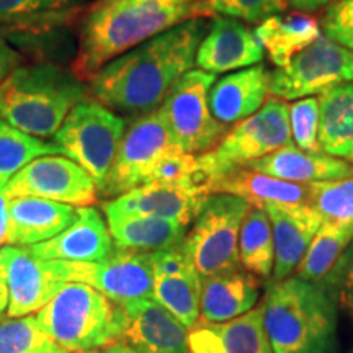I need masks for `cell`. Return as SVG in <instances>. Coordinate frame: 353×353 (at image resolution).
Listing matches in <instances>:
<instances>
[{
	"instance_id": "33",
	"label": "cell",
	"mask_w": 353,
	"mask_h": 353,
	"mask_svg": "<svg viewBox=\"0 0 353 353\" xmlns=\"http://www.w3.org/2000/svg\"><path fill=\"white\" fill-rule=\"evenodd\" d=\"M154 299L188 330L193 329L200 319L201 276L157 275L154 281Z\"/></svg>"
},
{
	"instance_id": "48",
	"label": "cell",
	"mask_w": 353,
	"mask_h": 353,
	"mask_svg": "<svg viewBox=\"0 0 353 353\" xmlns=\"http://www.w3.org/2000/svg\"><path fill=\"white\" fill-rule=\"evenodd\" d=\"M175 2L182 3V6H190V7H193V6H195V3L201 2V0H175Z\"/></svg>"
},
{
	"instance_id": "20",
	"label": "cell",
	"mask_w": 353,
	"mask_h": 353,
	"mask_svg": "<svg viewBox=\"0 0 353 353\" xmlns=\"http://www.w3.org/2000/svg\"><path fill=\"white\" fill-rule=\"evenodd\" d=\"M123 341L139 353H188V329L156 299H138L123 306Z\"/></svg>"
},
{
	"instance_id": "44",
	"label": "cell",
	"mask_w": 353,
	"mask_h": 353,
	"mask_svg": "<svg viewBox=\"0 0 353 353\" xmlns=\"http://www.w3.org/2000/svg\"><path fill=\"white\" fill-rule=\"evenodd\" d=\"M85 353H139L132 348L130 343L123 341V339H118V341H112L105 345H100L94 348V350H88Z\"/></svg>"
},
{
	"instance_id": "3",
	"label": "cell",
	"mask_w": 353,
	"mask_h": 353,
	"mask_svg": "<svg viewBox=\"0 0 353 353\" xmlns=\"http://www.w3.org/2000/svg\"><path fill=\"white\" fill-rule=\"evenodd\" d=\"M263 325L275 353H334L337 304L322 283L298 276L272 281L263 298Z\"/></svg>"
},
{
	"instance_id": "27",
	"label": "cell",
	"mask_w": 353,
	"mask_h": 353,
	"mask_svg": "<svg viewBox=\"0 0 353 353\" xmlns=\"http://www.w3.org/2000/svg\"><path fill=\"white\" fill-rule=\"evenodd\" d=\"M213 193H229L245 200L250 208L262 210L268 203L307 205V185L286 182L275 176L241 167L219 180Z\"/></svg>"
},
{
	"instance_id": "2",
	"label": "cell",
	"mask_w": 353,
	"mask_h": 353,
	"mask_svg": "<svg viewBox=\"0 0 353 353\" xmlns=\"http://www.w3.org/2000/svg\"><path fill=\"white\" fill-rule=\"evenodd\" d=\"M188 19H195L193 7L175 0H92L72 72L88 81L114 57Z\"/></svg>"
},
{
	"instance_id": "21",
	"label": "cell",
	"mask_w": 353,
	"mask_h": 353,
	"mask_svg": "<svg viewBox=\"0 0 353 353\" xmlns=\"http://www.w3.org/2000/svg\"><path fill=\"white\" fill-rule=\"evenodd\" d=\"M203 198L183 185L145 183L103 203L107 214L152 216L188 226L200 211Z\"/></svg>"
},
{
	"instance_id": "36",
	"label": "cell",
	"mask_w": 353,
	"mask_h": 353,
	"mask_svg": "<svg viewBox=\"0 0 353 353\" xmlns=\"http://www.w3.org/2000/svg\"><path fill=\"white\" fill-rule=\"evenodd\" d=\"M51 342L39 327L37 316L0 321V353H39Z\"/></svg>"
},
{
	"instance_id": "34",
	"label": "cell",
	"mask_w": 353,
	"mask_h": 353,
	"mask_svg": "<svg viewBox=\"0 0 353 353\" xmlns=\"http://www.w3.org/2000/svg\"><path fill=\"white\" fill-rule=\"evenodd\" d=\"M307 205L324 223L353 228V175L309 183Z\"/></svg>"
},
{
	"instance_id": "42",
	"label": "cell",
	"mask_w": 353,
	"mask_h": 353,
	"mask_svg": "<svg viewBox=\"0 0 353 353\" xmlns=\"http://www.w3.org/2000/svg\"><path fill=\"white\" fill-rule=\"evenodd\" d=\"M21 63V56L19 51L12 48V44L7 41L3 33L0 32V83L10 76V74L19 68Z\"/></svg>"
},
{
	"instance_id": "17",
	"label": "cell",
	"mask_w": 353,
	"mask_h": 353,
	"mask_svg": "<svg viewBox=\"0 0 353 353\" xmlns=\"http://www.w3.org/2000/svg\"><path fill=\"white\" fill-rule=\"evenodd\" d=\"M262 210L270 218L275 245L272 281H281L296 270L324 221L309 205L268 203Z\"/></svg>"
},
{
	"instance_id": "7",
	"label": "cell",
	"mask_w": 353,
	"mask_h": 353,
	"mask_svg": "<svg viewBox=\"0 0 353 353\" xmlns=\"http://www.w3.org/2000/svg\"><path fill=\"white\" fill-rule=\"evenodd\" d=\"M250 205L229 193H211L193 219L182 249L201 280L241 268L239 234Z\"/></svg>"
},
{
	"instance_id": "28",
	"label": "cell",
	"mask_w": 353,
	"mask_h": 353,
	"mask_svg": "<svg viewBox=\"0 0 353 353\" xmlns=\"http://www.w3.org/2000/svg\"><path fill=\"white\" fill-rule=\"evenodd\" d=\"M254 33L272 64L285 68L299 51L319 37L321 26L314 17L306 13H278L260 21Z\"/></svg>"
},
{
	"instance_id": "49",
	"label": "cell",
	"mask_w": 353,
	"mask_h": 353,
	"mask_svg": "<svg viewBox=\"0 0 353 353\" xmlns=\"http://www.w3.org/2000/svg\"><path fill=\"white\" fill-rule=\"evenodd\" d=\"M350 353H353V350H352V352H350Z\"/></svg>"
},
{
	"instance_id": "10",
	"label": "cell",
	"mask_w": 353,
	"mask_h": 353,
	"mask_svg": "<svg viewBox=\"0 0 353 353\" xmlns=\"http://www.w3.org/2000/svg\"><path fill=\"white\" fill-rule=\"evenodd\" d=\"M176 152L183 151L175 143L161 108L141 114L126 128L99 195L120 196L141 187L162 159Z\"/></svg>"
},
{
	"instance_id": "15",
	"label": "cell",
	"mask_w": 353,
	"mask_h": 353,
	"mask_svg": "<svg viewBox=\"0 0 353 353\" xmlns=\"http://www.w3.org/2000/svg\"><path fill=\"white\" fill-rule=\"evenodd\" d=\"M263 54L262 44L244 21L216 17L198 46L195 64L216 76L257 65Z\"/></svg>"
},
{
	"instance_id": "41",
	"label": "cell",
	"mask_w": 353,
	"mask_h": 353,
	"mask_svg": "<svg viewBox=\"0 0 353 353\" xmlns=\"http://www.w3.org/2000/svg\"><path fill=\"white\" fill-rule=\"evenodd\" d=\"M152 263H154V273L157 275L165 276H193L198 275L195 265L182 245L175 247V249L169 250H159V252H152Z\"/></svg>"
},
{
	"instance_id": "35",
	"label": "cell",
	"mask_w": 353,
	"mask_h": 353,
	"mask_svg": "<svg viewBox=\"0 0 353 353\" xmlns=\"http://www.w3.org/2000/svg\"><path fill=\"white\" fill-rule=\"evenodd\" d=\"M286 7V0H201L193 6V15H219L260 23L268 17L285 12Z\"/></svg>"
},
{
	"instance_id": "19",
	"label": "cell",
	"mask_w": 353,
	"mask_h": 353,
	"mask_svg": "<svg viewBox=\"0 0 353 353\" xmlns=\"http://www.w3.org/2000/svg\"><path fill=\"white\" fill-rule=\"evenodd\" d=\"M77 218V206L37 196L7 198L6 244L28 247L50 241Z\"/></svg>"
},
{
	"instance_id": "30",
	"label": "cell",
	"mask_w": 353,
	"mask_h": 353,
	"mask_svg": "<svg viewBox=\"0 0 353 353\" xmlns=\"http://www.w3.org/2000/svg\"><path fill=\"white\" fill-rule=\"evenodd\" d=\"M241 267L260 280H270L275 265L272 223L267 211L250 208L239 234Z\"/></svg>"
},
{
	"instance_id": "18",
	"label": "cell",
	"mask_w": 353,
	"mask_h": 353,
	"mask_svg": "<svg viewBox=\"0 0 353 353\" xmlns=\"http://www.w3.org/2000/svg\"><path fill=\"white\" fill-rule=\"evenodd\" d=\"M188 353H275L263 325V304L226 322L198 319L188 332Z\"/></svg>"
},
{
	"instance_id": "1",
	"label": "cell",
	"mask_w": 353,
	"mask_h": 353,
	"mask_svg": "<svg viewBox=\"0 0 353 353\" xmlns=\"http://www.w3.org/2000/svg\"><path fill=\"white\" fill-rule=\"evenodd\" d=\"M208 28L205 17H195L141 43L97 70L88 79V94L114 113L154 112L174 83L193 69Z\"/></svg>"
},
{
	"instance_id": "22",
	"label": "cell",
	"mask_w": 353,
	"mask_h": 353,
	"mask_svg": "<svg viewBox=\"0 0 353 353\" xmlns=\"http://www.w3.org/2000/svg\"><path fill=\"white\" fill-rule=\"evenodd\" d=\"M270 77L265 65H252L214 81L208 97L213 117L224 126L252 117L270 94Z\"/></svg>"
},
{
	"instance_id": "14",
	"label": "cell",
	"mask_w": 353,
	"mask_h": 353,
	"mask_svg": "<svg viewBox=\"0 0 353 353\" xmlns=\"http://www.w3.org/2000/svg\"><path fill=\"white\" fill-rule=\"evenodd\" d=\"M8 280V317L38 312L70 283L69 262L39 259L28 247H6Z\"/></svg>"
},
{
	"instance_id": "26",
	"label": "cell",
	"mask_w": 353,
	"mask_h": 353,
	"mask_svg": "<svg viewBox=\"0 0 353 353\" xmlns=\"http://www.w3.org/2000/svg\"><path fill=\"white\" fill-rule=\"evenodd\" d=\"M317 100L321 151L353 161V81L327 88Z\"/></svg>"
},
{
	"instance_id": "13",
	"label": "cell",
	"mask_w": 353,
	"mask_h": 353,
	"mask_svg": "<svg viewBox=\"0 0 353 353\" xmlns=\"http://www.w3.org/2000/svg\"><path fill=\"white\" fill-rule=\"evenodd\" d=\"M3 195L37 196L72 206H90L97 200L99 188L92 175L72 159L43 156L12 176Z\"/></svg>"
},
{
	"instance_id": "25",
	"label": "cell",
	"mask_w": 353,
	"mask_h": 353,
	"mask_svg": "<svg viewBox=\"0 0 353 353\" xmlns=\"http://www.w3.org/2000/svg\"><path fill=\"white\" fill-rule=\"evenodd\" d=\"M113 245L136 252H159L183 244L187 226L175 221L134 214H107Z\"/></svg>"
},
{
	"instance_id": "24",
	"label": "cell",
	"mask_w": 353,
	"mask_h": 353,
	"mask_svg": "<svg viewBox=\"0 0 353 353\" xmlns=\"http://www.w3.org/2000/svg\"><path fill=\"white\" fill-rule=\"evenodd\" d=\"M262 294V280L244 268L201 280L200 319L226 322L252 311Z\"/></svg>"
},
{
	"instance_id": "11",
	"label": "cell",
	"mask_w": 353,
	"mask_h": 353,
	"mask_svg": "<svg viewBox=\"0 0 353 353\" xmlns=\"http://www.w3.org/2000/svg\"><path fill=\"white\" fill-rule=\"evenodd\" d=\"M353 81V51L319 34L285 68L272 72L270 94L280 100H299Z\"/></svg>"
},
{
	"instance_id": "45",
	"label": "cell",
	"mask_w": 353,
	"mask_h": 353,
	"mask_svg": "<svg viewBox=\"0 0 353 353\" xmlns=\"http://www.w3.org/2000/svg\"><path fill=\"white\" fill-rule=\"evenodd\" d=\"M334 2L335 0H286V3H288L290 7L296 8V10H304V12L319 10V8L327 7Z\"/></svg>"
},
{
	"instance_id": "32",
	"label": "cell",
	"mask_w": 353,
	"mask_h": 353,
	"mask_svg": "<svg viewBox=\"0 0 353 353\" xmlns=\"http://www.w3.org/2000/svg\"><path fill=\"white\" fill-rule=\"evenodd\" d=\"M352 241L353 228L322 223L303 260L294 270L296 276L311 283H322L341 260Z\"/></svg>"
},
{
	"instance_id": "43",
	"label": "cell",
	"mask_w": 353,
	"mask_h": 353,
	"mask_svg": "<svg viewBox=\"0 0 353 353\" xmlns=\"http://www.w3.org/2000/svg\"><path fill=\"white\" fill-rule=\"evenodd\" d=\"M8 280H7V252L0 250V319L7 312L8 307Z\"/></svg>"
},
{
	"instance_id": "4",
	"label": "cell",
	"mask_w": 353,
	"mask_h": 353,
	"mask_svg": "<svg viewBox=\"0 0 353 353\" xmlns=\"http://www.w3.org/2000/svg\"><path fill=\"white\" fill-rule=\"evenodd\" d=\"M88 85L54 63L19 65L0 83V118L37 138L54 136Z\"/></svg>"
},
{
	"instance_id": "8",
	"label": "cell",
	"mask_w": 353,
	"mask_h": 353,
	"mask_svg": "<svg viewBox=\"0 0 353 353\" xmlns=\"http://www.w3.org/2000/svg\"><path fill=\"white\" fill-rule=\"evenodd\" d=\"M126 131V120L97 100H83L70 110L54 134V143L64 156L77 162L95 180L97 188L105 180L117 157Z\"/></svg>"
},
{
	"instance_id": "16",
	"label": "cell",
	"mask_w": 353,
	"mask_h": 353,
	"mask_svg": "<svg viewBox=\"0 0 353 353\" xmlns=\"http://www.w3.org/2000/svg\"><path fill=\"white\" fill-rule=\"evenodd\" d=\"M39 259L64 260L72 263L101 262L113 252L107 219L94 206H79L77 218L68 229L50 241L28 245Z\"/></svg>"
},
{
	"instance_id": "9",
	"label": "cell",
	"mask_w": 353,
	"mask_h": 353,
	"mask_svg": "<svg viewBox=\"0 0 353 353\" xmlns=\"http://www.w3.org/2000/svg\"><path fill=\"white\" fill-rule=\"evenodd\" d=\"M214 81V74L201 69L188 70L159 107L183 152L198 156L210 151L226 134V126L216 120L210 108L208 97Z\"/></svg>"
},
{
	"instance_id": "23",
	"label": "cell",
	"mask_w": 353,
	"mask_h": 353,
	"mask_svg": "<svg viewBox=\"0 0 353 353\" xmlns=\"http://www.w3.org/2000/svg\"><path fill=\"white\" fill-rule=\"evenodd\" d=\"M244 167L259 174L301 185L345 179L353 175V165L345 159L332 157L325 152L303 151L291 143L268 156L249 162Z\"/></svg>"
},
{
	"instance_id": "40",
	"label": "cell",
	"mask_w": 353,
	"mask_h": 353,
	"mask_svg": "<svg viewBox=\"0 0 353 353\" xmlns=\"http://www.w3.org/2000/svg\"><path fill=\"white\" fill-rule=\"evenodd\" d=\"M196 167V154L176 152L162 159L145 179V183L183 185Z\"/></svg>"
},
{
	"instance_id": "5",
	"label": "cell",
	"mask_w": 353,
	"mask_h": 353,
	"mask_svg": "<svg viewBox=\"0 0 353 353\" xmlns=\"http://www.w3.org/2000/svg\"><path fill=\"white\" fill-rule=\"evenodd\" d=\"M37 319L52 342L72 353L123 339L126 329L123 306L83 283L65 285L39 309Z\"/></svg>"
},
{
	"instance_id": "29",
	"label": "cell",
	"mask_w": 353,
	"mask_h": 353,
	"mask_svg": "<svg viewBox=\"0 0 353 353\" xmlns=\"http://www.w3.org/2000/svg\"><path fill=\"white\" fill-rule=\"evenodd\" d=\"M90 0H0V26L43 33L68 25Z\"/></svg>"
},
{
	"instance_id": "38",
	"label": "cell",
	"mask_w": 353,
	"mask_h": 353,
	"mask_svg": "<svg viewBox=\"0 0 353 353\" xmlns=\"http://www.w3.org/2000/svg\"><path fill=\"white\" fill-rule=\"evenodd\" d=\"M319 26L325 37L353 51V0H335L325 7Z\"/></svg>"
},
{
	"instance_id": "6",
	"label": "cell",
	"mask_w": 353,
	"mask_h": 353,
	"mask_svg": "<svg viewBox=\"0 0 353 353\" xmlns=\"http://www.w3.org/2000/svg\"><path fill=\"white\" fill-rule=\"evenodd\" d=\"M290 143L288 107L283 100L270 99L252 117L236 123L213 149L198 154L193 183L211 195L223 176Z\"/></svg>"
},
{
	"instance_id": "47",
	"label": "cell",
	"mask_w": 353,
	"mask_h": 353,
	"mask_svg": "<svg viewBox=\"0 0 353 353\" xmlns=\"http://www.w3.org/2000/svg\"><path fill=\"white\" fill-rule=\"evenodd\" d=\"M39 353H72V352H68V350H64L63 347H59V345H57V343L51 342L50 345H48L46 348H44L43 352H39Z\"/></svg>"
},
{
	"instance_id": "12",
	"label": "cell",
	"mask_w": 353,
	"mask_h": 353,
	"mask_svg": "<svg viewBox=\"0 0 353 353\" xmlns=\"http://www.w3.org/2000/svg\"><path fill=\"white\" fill-rule=\"evenodd\" d=\"M70 283H83L125 306L138 299H154L152 252H136L114 247L101 262H69Z\"/></svg>"
},
{
	"instance_id": "46",
	"label": "cell",
	"mask_w": 353,
	"mask_h": 353,
	"mask_svg": "<svg viewBox=\"0 0 353 353\" xmlns=\"http://www.w3.org/2000/svg\"><path fill=\"white\" fill-rule=\"evenodd\" d=\"M7 232V196L0 193V244H6Z\"/></svg>"
},
{
	"instance_id": "31",
	"label": "cell",
	"mask_w": 353,
	"mask_h": 353,
	"mask_svg": "<svg viewBox=\"0 0 353 353\" xmlns=\"http://www.w3.org/2000/svg\"><path fill=\"white\" fill-rule=\"evenodd\" d=\"M43 156H64V152L56 143L26 134L0 118V193L6 190L12 176Z\"/></svg>"
},
{
	"instance_id": "39",
	"label": "cell",
	"mask_w": 353,
	"mask_h": 353,
	"mask_svg": "<svg viewBox=\"0 0 353 353\" xmlns=\"http://www.w3.org/2000/svg\"><path fill=\"white\" fill-rule=\"evenodd\" d=\"M322 285L330 291L335 304L353 319V241Z\"/></svg>"
},
{
	"instance_id": "37",
	"label": "cell",
	"mask_w": 353,
	"mask_h": 353,
	"mask_svg": "<svg viewBox=\"0 0 353 353\" xmlns=\"http://www.w3.org/2000/svg\"><path fill=\"white\" fill-rule=\"evenodd\" d=\"M291 139L307 152H322L319 148V100L304 97L288 108Z\"/></svg>"
}]
</instances>
